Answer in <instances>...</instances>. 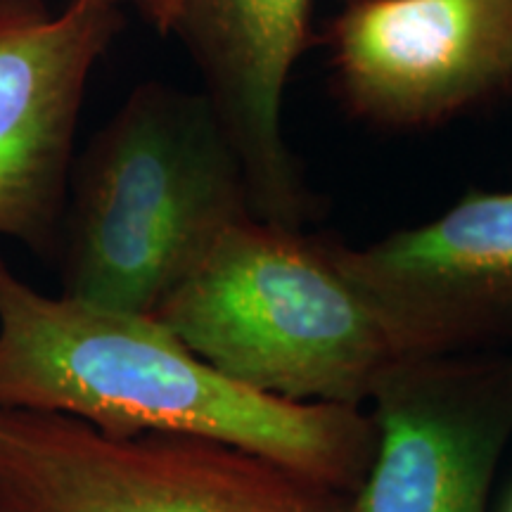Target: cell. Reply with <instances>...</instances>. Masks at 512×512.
<instances>
[{
    "label": "cell",
    "instance_id": "cell-13",
    "mask_svg": "<svg viewBox=\"0 0 512 512\" xmlns=\"http://www.w3.org/2000/svg\"><path fill=\"white\" fill-rule=\"evenodd\" d=\"M0 512H5V510H3V508H0Z\"/></svg>",
    "mask_w": 512,
    "mask_h": 512
},
{
    "label": "cell",
    "instance_id": "cell-12",
    "mask_svg": "<svg viewBox=\"0 0 512 512\" xmlns=\"http://www.w3.org/2000/svg\"><path fill=\"white\" fill-rule=\"evenodd\" d=\"M342 5H349V3H356V0H339Z\"/></svg>",
    "mask_w": 512,
    "mask_h": 512
},
{
    "label": "cell",
    "instance_id": "cell-7",
    "mask_svg": "<svg viewBox=\"0 0 512 512\" xmlns=\"http://www.w3.org/2000/svg\"><path fill=\"white\" fill-rule=\"evenodd\" d=\"M121 29L119 5L0 0V235L38 256L60 254L83 93Z\"/></svg>",
    "mask_w": 512,
    "mask_h": 512
},
{
    "label": "cell",
    "instance_id": "cell-10",
    "mask_svg": "<svg viewBox=\"0 0 512 512\" xmlns=\"http://www.w3.org/2000/svg\"><path fill=\"white\" fill-rule=\"evenodd\" d=\"M133 5L140 10L147 22L157 24V27H169L171 19L176 17L181 0H133Z\"/></svg>",
    "mask_w": 512,
    "mask_h": 512
},
{
    "label": "cell",
    "instance_id": "cell-1",
    "mask_svg": "<svg viewBox=\"0 0 512 512\" xmlns=\"http://www.w3.org/2000/svg\"><path fill=\"white\" fill-rule=\"evenodd\" d=\"M0 408L62 413L110 437L190 434L354 494L375 456L361 406L292 401L197 356L152 313L48 297L0 259Z\"/></svg>",
    "mask_w": 512,
    "mask_h": 512
},
{
    "label": "cell",
    "instance_id": "cell-2",
    "mask_svg": "<svg viewBox=\"0 0 512 512\" xmlns=\"http://www.w3.org/2000/svg\"><path fill=\"white\" fill-rule=\"evenodd\" d=\"M152 316L221 373L292 401L361 406L406 358L339 240L256 214L226 223Z\"/></svg>",
    "mask_w": 512,
    "mask_h": 512
},
{
    "label": "cell",
    "instance_id": "cell-3",
    "mask_svg": "<svg viewBox=\"0 0 512 512\" xmlns=\"http://www.w3.org/2000/svg\"><path fill=\"white\" fill-rule=\"evenodd\" d=\"M245 214V174L207 95L140 83L74 162L62 294L155 313L200 249Z\"/></svg>",
    "mask_w": 512,
    "mask_h": 512
},
{
    "label": "cell",
    "instance_id": "cell-9",
    "mask_svg": "<svg viewBox=\"0 0 512 512\" xmlns=\"http://www.w3.org/2000/svg\"><path fill=\"white\" fill-rule=\"evenodd\" d=\"M311 8L313 0H181L169 31L200 69L254 214L294 228L318 204L283 131L285 88L309 48Z\"/></svg>",
    "mask_w": 512,
    "mask_h": 512
},
{
    "label": "cell",
    "instance_id": "cell-4",
    "mask_svg": "<svg viewBox=\"0 0 512 512\" xmlns=\"http://www.w3.org/2000/svg\"><path fill=\"white\" fill-rule=\"evenodd\" d=\"M5 512H351V496L223 441L110 437L72 415L0 408Z\"/></svg>",
    "mask_w": 512,
    "mask_h": 512
},
{
    "label": "cell",
    "instance_id": "cell-6",
    "mask_svg": "<svg viewBox=\"0 0 512 512\" xmlns=\"http://www.w3.org/2000/svg\"><path fill=\"white\" fill-rule=\"evenodd\" d=\"M370 401L375 456L351 512H486L512 439V349L406 356Z\"/></svg>",
    "mask_w": 512,
    "mask_h": 512
},
{
    "label": "cell",
    "instance_id": "cell-8",
    "mask_svg": "<svg viewBox=\"0 0 512 512\" xmlns=\"http://www.w3.org/2000/svg\"><path fill=\"white\" fill-rule=\"evenodd\" d=\"M339 256L406 356L512 342V190L470 192L437 219L375 245L339 242Z\"/></svg>",
    "mask_w": 512,
    "mask_h": 512
},
{
    "label": "cell",
    "instance_id": "cell-11",
    "mask_svg": "<svg viewBox=\"0 0 512 512\" xmlns=\"http://www.w3.org/2000/svg\"><path fill=\"white\" fill-rule=\"evenodd\" d=\"M93 3H107V5H124V3H133V0H93Z\"/></svg>",
    "mask_w": 512,
    "mask_h": 512
},
{
    "label": "cell",
    "instance_id": "cell-5",
    "mask_svg": "<svg viewBox=\"0 0 512 512\" xmlns=\"http://www.w3.org/2000/svg\"><path fill=\"white\" fill-rule=\"evenodd\" d=\"M351 117L425 131L512 93V0H356L325 34Z\"/></svg>",
    "mask_w": 512,
    "mask_h": 512
}]
</instances>
